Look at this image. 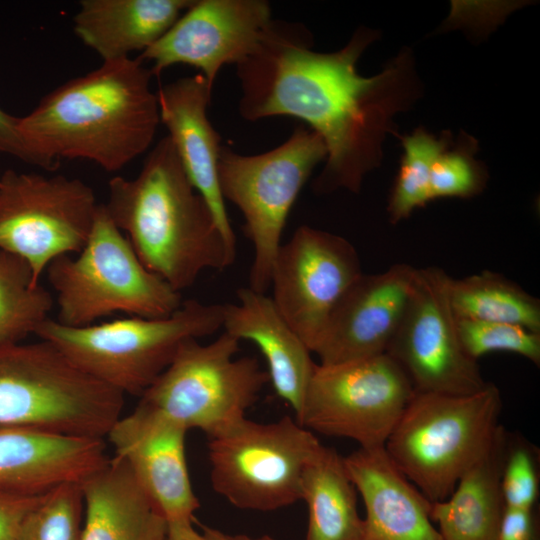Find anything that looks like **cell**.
Wrapping results in <instances>:
<instances>
[{"label": "cell", "instance_id": "d6986e66", "mask_svg": "<svg viewBox=\"0 0 540 540\" xmlns=\"http://www.w3.org/2000/svg\"><path fill=\"white\" fill-rule=\"evenodd\" d=\"M110 459L102 438L76 437L0 425V489L44 495L82 483Z\"/></svg>", "mask_w": 540, "mask_h": 540}, {"label": "cell", "instance_id": "52a82bcc", "mask_svg": "<svg viewBox=\"0 0 540 540\" xmlns=\"http://www.w3.org/2000/svg\"><path fill=\"white\" fill-rule=\"evenodd\" d=\"M46 272L56 294L55 320L69 327L91 325L117 312L166 317L183 302L180 292L143 265L104 204L82 250L75 257L56 258Z\"/></svg>", "mask_w": 540, "mask_h": 540}, {"label": "cell", "instance_id": "277c9868", "mask_svg": "<svg viewBox=\"0 0 540 540\" xmlns=\"http://www.w3.org/2000/svg\"><path fill=\"white\" fill-rule=\"evenodd\" d=\"M224 304L189 299L161 318L129 316L83 327L55 319L35 331L82 371L120 392L140 397L169 366L181 344L223 327Z\"/></svg>", "mask_w": 540, "mask_h": 540}, {"label": "cell", "instance_id": "4fadbf2b", "mask_svg": "<svg viewBox=\"0 0 540 540\" xmlns=\"http://www.w3.org/2000/svg\"><path fill=\"white\" fill-rule=\"evenodd\" d=\"M441 268H416L413 289L386 354L404 371L415 392L472 394L488 382L462 348Z\"/></svg>", "mask_w": 540, "mask_h": 540}, {"label": "cell", "instance_id": "7a4b0ae2", "mask_svg": "<svg viewBox=\"0 0 540 540\" xmlns=\"http://www.w3.org/2000/svg\"><path fill=\"white\" fill-rule=\"evenodd\" d=\"M152 73L138 58L102 62L46 94L19 129L49 171L61 159L116 172L145 153L160 124Z\"/></svg>", "mask_w": 540, "mask_h": 540}, {"label": "cell", "instance_id": "2e32d148", "mask_svg": "<svg viewBox=\"0 0 540 540\" xmlns=\"http://www.w3.org/2000/svg\"><path fill=\"white\" fill-rule=\"evenodd\" d=\"M188 430L165 414L138 403L121 415L106 438L168 522L193 521L199 508L187 467Z\"/></svg>", "mask_w": 540, "mask_h": 540}, {"label": "cell", "instance_id": "9c48e42d", "mask_svg": "<svg viewBox=\"0 0 540 540\" xmlns=\"http://www.w3.org/2000/svg\"><path fill=\"white\" fill-rule=\"evenodd\" d=\"M240 341L223 333L213 342L188 339L169 366L140 396V403L187 430L216 436L243 418L269 382L257 359L236 358Z\"/></svg>", "mask_w": 540, "mask_h": 540}, {"label": "cell", "instance_id": "7402d4cb", "mask_svg": "<svg viewBox=\"0 0 540 540\" xmlns=\"http://www.w3.org/2000/svg\"><path fill=\"white\" fill-rule=\"evenodd\" d=\"M81 489V540H167L168 521L118 456L86 478Z\"/></svg>", "mask_w": 540, "mask_h": 540}, {"label": "cell", "instance_id": "ffe728a7", "mask_svg": "<svg viewBox=\"0 0 540 540\" xmlns=\"http://www.w3.org/2000/svg\"><path fill=\"white\" fill-rule=\"evenodd\" d=\"M343 461L365 507L361 540H442L431 502L396 467L384 446L359 448Z\"/></svg>", "mask_w": 540, "mask_h": 540}, {"label": "cell", "instance_id": "603a6c76", "mask_svg": "<svg viewBox=\"0 0 540 540\" xmlns=\"http://www.w3.org/2000/svg\"><path fill=\"white\" fill-rule=\"evenodd\" d=\"M193 1L81 0L73 31L102 62L129 58L157 42Z\"/></svg>", "mask_w": 540, "mask_h": 540}, {"label": "cell", "instance_id": "7c38bea8", "mask_svg": "<svg viewBox=\"0 0 540 540\" xmlns=\"http://www.w3.org/2000/svg\"><path fill=\"white\" fill-rule=\"evenodd\" d=\"M414 393L386 353L317 364L296 420L310 431L354 440L361 448L383 447Z\"/></svg>", "mask_w": 540, "mask_h": 540}, {"label": "cell", "instance_id": "f546056e", "mask_svg": "<svg viewBox=\"0 0 540 540\" xmlns=\"http://www.w3.org/2000/svg\"><path fill=\"white\" fill-rule=\"evenodd\" d=\"M478 142L461 132L436 157L430 178L431 200L438 198H472L479 195L488 182L486 167L475 159Z\"/></svg>", "mask_w": 540, "mask_h": 540}, {"label": "cell", "instance_id": "d4e9b609", "mask_svg": "<svg viewBox=\"0 0 540 540\" xmlns=\"http://www.w3.org/2000/svg\"><path fill=\"white\" fill-rule=\"evenodd\" d=\"M356 492L343 457L323 445L302 478L301 499L308 508L305 540H361Z\"/></svg>", "mask_w": 540, "mask_h": 540}, {"label": "cell", "instance_id": "30bf717a", "mask_svg": "<svg viewBox=\"0 0 540 540\" xmlns=\"http://www.w3.org/2000/svg\"><path fill=\"white\" fill-rule=\"evenodd\" d=\"M322 446L290 416L270 423L245 417L209 438L212 487L240 509L286 507L301 500L304 471Z\"/></svg>", "mask_w": 540, "mask_h": 540}, {"label": "cell", "instance_id": "1f68e13d", "mask_svg": "<svg viewBox=\"0 0 540 540\" xmlns=\"http://www.w3.org/2000/svg\"><path fill=\"white\" fill-rule=\"evenodd\" d=\"M538 454L525 440L509 437L501 475L506 506L534 508L539 496Z\"/></svg>", "mask_w": 540, "mask_h": 540}, {"label": "cell", "instance_id": "4dcf8cb0", "mask_svg": "<svg viewBox=\"0 0 540 540\" xmlns=\"http://www.w3.org/2000/svg\"><path fill=\"white\" fill-rule=\"evenodd\" d=\"M456 328L465 353L472 359L492 352H510L540 365V333L504 322L456 318Z\"/></svg>", "mask_w": 540, "mask_h": 540}, {"label": "cell", "instance_id": "d590c367", "mask_svg": "<svg viewBox=\"0 0 540 540\" xmlns=\"http://www.w3.org/2000/svg\"><path fill=\"white\" fill-rule=\"evenodd\" d=\"M167 540H206L202 533H198L192 521L168 522Z\"/></svg>", "mask_w": 540, "mask_h": 540}, {"label": "cell", "instance_id": "44dd1931", "mask_svg": "<svg viewBox=\"0 0 540 540\" xmlns=\"http://www.w3.org/2000/svg\"><path fill=\"white\" fill-rule=\"evenodd\" d=\"M237 297V304H224L222 329L257 345L267 363L269 382L297 416L317 365L311 351L266 293L246 287Z\"/></svg>", "mask_w": 540, "mask_h": 540}, {"label": "cell", "instance_id": "8992f818", "mask_svg": "<svg viewBox=\"0 0 540 540\" xmlns=\"http://www.w3.org/2000/svg\"><path fill=\"white\" fill-rule=\"evenodd\" d=\"M501 407L489 382L466 395L415 392L384 448L431 503L443 501L491 444Z\"/></svg>", "mask_w": 540, "mask_h": 540}, {"label": "cell", "instance_id": "e575fe53", "mask_svg": "<svg viewBox=\"0 0 540 540\" xmlns=\"http://www.w3.org/2000/svg\"><path fill=\"white\" fill-rule=\"evenodd\" d=\"M497 540H536L534 508L505 507Z\"/></svg>", "mask_w": 540, "mask_h": 540}, {"label": "cell", "instance_id": "3957f363", "mask_svg": "<svg viewBox=\"0 0 540 540\" xmlns=\"http://www.w3.org/2000/svg\"><path fill=\"white\" fill-rule=\"evenodd\" d=\"M104 207L143 265L180 292L207 269L235 259L216 218L194 188L168 136L150 150L134 178L108 182Z\"/></svg>", "mask_w": 540, "mask_h": 540}, {"label": "cell", "instance_id": "ac0fdd59", "mask_svg": "<svg viewBox=\"0 0 540 540\" xmlns=\"http://www.w3.org/2000/svg\"><path fill=\"white\" fill-rule=\"evenodd\" d=\"M212 91L200 73L161 85L156 92L160 123L166 127L190 182L210 206L227 242L236 248L218 183L221 137L207 114Z\"/></svg>", "mask_w": 540, "mask_h": 540}, {"label": "cell", "instance_id": "d6a6232c", "mask_svg": "<svg viewBox=\"0 0 540 540\" xmlns=\"http://www.w3.org/2000/svg\"><path fill=\"white\" fill-rule=\"evenodd\" d=\"M44 496L45 494L30 496L0 489V540H16L23 519Z\"/></svg>", "mask_w": 540, "mask_h": 540}, {"label": "cell", "instance_id": "8d00e7d4", "mask_svg": "<svg viewBox=\"0 0 540 540\" xmlns=\"http://www.w3.org/2000/svg\"><path fill=\"white\" fill-rule=\"evenodd\" d=\"M202 534L206 538V540H275L272 537L266 535L253 538L247 535L229 534L205 525H202Z\"/></svg>", "mask_w": 540, "mask_h": 540}, {"label": "cell", "instance_id": "e0dca14e", "mask_svg": "<svg viewBox=\"0 0 540 540\" xmlns=\"http://www.w3.org/2000/svg\"><path fill=\"white\" fill-rule=\"evenodd\" d=\"M416 268L397 263L362 274L333 310L315 347L320 364H337L384 354L409 301Z\"/></svg>", "mask_w": 540, "mask_h": 540}, {"label": "cell", "instance_id": "cb8c5ba5", "mask_svg": "<svg viewBox=\"0 0 540 540\" xmlns=\"http://www.w3.org/2000/svg\"><path fill=\"white\" fill-rule=\"evenodd\" d=\"M510 435L499 426L486 451L463 473L451 495L431 503L442 540H497L505 510L501 475Z\"/></svg>", "mask_w": 540, "mask_h": 540}, {"label": "cell", "instance_id": "5b68a950", "mask_svg": "<svg viewBox=\"0 0 540 540\" xmlns=\"http://www.w3.org/2000/svg\"><path fill=\"white\" fill-rule=\"evenodd\" d=\"M124 398L47 341L0 345V425L105 439Z\"/></svg>", "mask_w": 540, "mask_h": 540}, {"label": "cell", "instance_id": "484cf974", "mask_svg": "<svg viewBox=\"0 0 540 540\" xmlns=\"http://www.w3.org/2000/svg\"><path fill=\"white\" fill-rule=\"evenodd\" d=\"M448 295L456 318L517 324L540 333V300L500 273L450 276Z\"/></svg>", "mask_w": 540, "mask_h": 540}, {"label": "cell", "instance_id": "4316f807", "mask_svg": "<svg viewBox=\"0 0 540 540\" xmlns=\"http://www.w3.org/2000/svg\"><path fill=\"white\" fill-rule=\"evenodd\" d=\"M54 299L28 264L0 250V345L22 342L49 319Z\"/></svg>", "mask_w": 540, "mask_h": 540}, {"label": "cell", "instance_id": "83f0119b", "mask_svg": "<svg viewBox=\"0 0 540 540\" xmlns=\"http://www.w3.org/2000/svg\"><path fill=\"white\" fill-rule=\"evenodd\" d=\"M401 139L404 153L388 201L387 211L392 224L408 218L417 208L431 200L430 178L432 165L452 141L450 131L440 137L420 127Z\"/></svg>", "mask_w": 540, "mask_h": 540}, {"label": "cell", "instance_id": "f1b7e54d", "mask_svg": "<svg viewBox=\"0 0 540 540\" xmlns=\"http://www.w3.org/2000/svg\"><path fill=\"white\" fill-rule=\"evenodd\" d=\"M84 501L81 483L62 484L23 519L16 540H81Z\"/></svg>", "mask_w": 540, "mask_h": 540}, {"label": "cell", "instance_id": "ba28073f", "mask_svg": "<svg viewBox=\"0 0 540 540\" xmlns=\"http://www.w3.org/2000/svg\"><path fill=\"white\" fill-rule=\"evenodd\" d=\"M322 138L298 126L281 145L242 155L222 145L218 183L224 200L244 218L243 230L254 249L249 288L266 293L289 212L314 168L326 159Z\"/></svg>", "mask_w": 540, "mask_h": 540}, {"label": "cell", "instance_id": "9a60e30c", "mask_svg": "<svg viewBox=\"0 0 540 540\" xmlns=\"http://www.w3.org/2000/svg\"><path fill=\"white\" fill-rule=\"evenodd\" d=\"M272 20L264 0H194L137 58L151 63L153 77L176 64L195 67L213 89L220 69L246 59Z\"/></svg>", "mask_w": 540, "mask_h": 540}, {"label": "cell", "instance_id": "6da1fadb", "mask_svg": "<svg viewBox=\"0 0 540 540\" xmlns=\"http://www.w3.org/2000/svg\"><path fill=\"white\" fill-rule=\"evenodd\" d=\"M378 36L361 27L340 50L322 53L312 50L303 25L272 20L255 50L236 65L242 118H298L322 138L327 156L312 184L316 194L358 193L364 177L381 164L386 136H399L394 116L422 95L408 47L380 73L358 74L360 56Z\"/></svg>", "mask_w": 540, "mask_h": 540}, {"label": "cell", "instance_id": "8fae6325", "mask_svg": "<svg viewBox=\"0 0 540 540\" xmlns=\"http://www.w3.org/2000/svg\"><path fill=\"white\" fill-rule=\"evenodd\" d=\"M98 206L81 179L8 169L0 175V250L24 260L40 283L53 260L82 250Z\"/></svg>", "mask_w": 540, "mask_h": 540}, {"label": "cell", "instance_id": "5bb4252c", "mask_svg": "<svg viewBox=\"0 0 540 540\" xmlns=\"http://www.w3.org/2000/svg\"><path fill=\"white\" fill-rule=\"evenodd\" d=\"M362 274L358 252L347 239L302 225L277 251L271 298L313 353L333 310Z\"/></svg>", "mask_w": 540, "mask_h": 540}, {"label": "cell", "instance_id": "836d02e7", "mask_svg": "<svg viewBox=\"0 0 540 540\" xmlns=\"http://www.w3.org/2000/svg\"><path fill=\"white\" fill-rule=\"evenodd\" d=\"M0 154L17 158L27 164L49 171L44 161L26 143L19 129V117L0 108Z\"/></svg>", "mask_w": 540, "mask_h": 540}]
</instances>
